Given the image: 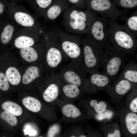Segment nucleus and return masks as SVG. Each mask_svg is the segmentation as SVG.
<instances>
[{"label": "nucleus", "instance_id": "17", "mask_svg": "<svg viewBox=\"0 0 137 137\" xmlns=\"http://www.w3.org/2000/svg\"><path fill=\"white\" fill-rule=\"evenodd\" d=\"M59 76L60 94L69 99H74L78 97L82 91L76 85L65 82L60 78L59 75Z\"/></svg>", "mask_w": 137, "mask_h": 137}, {"label": "nucleus", "instance_id": "29", "mask_svg": "<svg viewBox=\"0 0 137 137\" xmlns=\"http://www.w3.org/2000/svg\"><path fill=\"white\" fill-rule=\"evenodd\" d=\"M15 116L11 112L4 111L0 114V117L11 126H16L18 123V120Z\"/></svg>", "mask_w": 137, "mask_h": 137}, {"label": "nucleus", "instance_id": "6", "mask_svg": "<svg viewBox=\"0 0 137 137\" xmlns=\"http://www.w3.org/2000/svg\"><path fill=\"white\" fill-rule=\"evenodd\" d=\"M86 3L85 9L107 18L112 22L119 23L124 22L127 17V10L118 8L112 0H86Z\"/></svg>", "mask_w": 137, "mask_h": 137}, {"label": "nucleus", "instance_id": "21", "mask_svg": "<svg viewBox=\"0 0 137 137\" xmlns=\"http://www.w3.org/2000/svg\"><path fill=\"white\" fill-rule=\"evenodd\" d=\"M125 123L126 129L130 134H137V115L136 113H128L125 117Z\"/></svg>", "mask_w": 137, "mask_h": 137}, {"label": "nucleus", "instance_id": "5", "mask_svg": "<svg viewBox=\"0 0 137 137\" xmlns=\"http://www.w3.org/2000/svg\"><path fill=\"white\" fill-rule=\"evenodd\" d=\"M110 38L112 45L127 54H132L135 51L136 37L123 25L111 21Z\"/></svg>", "mask_w": 137, "mask_h": 137}, {"label": "nucleus", "instance_id": "25", "mask_svg": "<svg viewBox=\"0 0 137 137\" xmlns=\"http://www.w3.org/2000/svg\"><path fill=\"white\" fill-rule=\"evenodd\" d=\"M54 0H32V7L38 14L41 16Z\"/></svg>", "mask_w": 137, "mask_h": 137}, {"label": "nucleus", "instance_id": "19", "mask_svg": "<svg viewBox=\"0 0 137 137\" xmlns=\"http://www.w3.org/2000/svg\"><path fill=\"white\" fill-rule=\"evenodd\" d=\"M61 111L65 117L73 119L78 118L81 114L79 108L74 104L70 103L63 105L61 106Z\"/></svg>", "mask_w": 137, "mask_h": 137}, {"label": "nucleus", "instance_id": "11", "mask_svg": "<svg viewBox=\"0 0 137 137\" xmlns=\"http://www.w3.org/2000/svg\"><path fill=\"white\" fill-rule=\"evenodd\" d=\"M21 27L6 14L0 18V41L3 45L10 42L17 35Z\"/></svg>", "mask_w": 137, "mask_h": 137}, {"label": "nucleus", "instance_id": "22", "mask_svg": "<svg viewBox=\"0 0 137 137\" xmlns=\"http://www.w3.org/2000/svg\"><path fill=\"white\" fill-rule=\"evenodd\" d=\"M123 25L136 38L137 35V11L126 17Z\"/></svg>", "mask_w": 137, "mask_h": 137}, {"label": "nucleus", "instance_id": "23", "mask_svg": "<svg viewBox=\"0 0 137 137\" xmlns=\"http://www.w3.org/2000/svg\"><path fill=\"white\" fill-rule=\"evenodd\" d=\"M20 53L22 57L28 62L35 61L39 58L37 50L36 48L32 46L21 49Z\"/></svg>", "mask_w": 137, "mask_h": 137}, {"label": "nucleus", "instance_id": "9", "mask_svg": "<svg viewBox=\"0 0 137 137\" xmlns=\"http://www.w3.org/2000/svg\"><path fill=\"white\" fill-rule=\"evenodd\" d=\"M110 21L107 18L97 15L85 34L86 36L104 48L112 45L110 38Z\"/></svg>", "mask_w": 137, "mask_h": 137}, {"label": "nucleus", "instance_id": "16", "mask_svg": "<svg viewBox=\"0 0 137 137\" xmlns=\"http://www.w3.org/2000/svg\"><path fill=\"white\" fill-rule=\"evenodd\" d=\"M126 79L135 85L137 83V64L130 61L125 65L117 79Z\"/></svg>", "mask_w": 137, "mask_h": 137}, {"label": "nucleus", "instance_id": "18", "mask_svg": "<svg viewBox=\"0 0 137 137\" xmlns=\"http://www.w3.org/2000/svg\"><path fill=\"white\" fill-rule=\"evenodd\" d=\"M135 86L136 85L126 79H117L115 84L109 89L110 90L114 91L118 95H123L126 94Z\"/></svg>", "mask_w": 137, "mask_h": 137}, {"label": "nucleus", "instance_id": "13", "mask_svg": "<svg viewBox=\"0 0 137 137\" xmlns=\"http://www.w3.org/2000/svg\"><path fill=\"white\" fill-rule=\"evenodd\" d=\"M89 74L86 78L84 91L93 92L106 88L109 86L111 80L102 72L98 70Z\"/></svg>", "mask_w": 137, "mask_h": 137}, {"label": "nucleus", "instance_id": "3", "mask_svg": "<svg viewBox=\"0 0 137 137\" xmlns=\"http://www.w3.org/2000/svg\"><path fill=\"white\" fill-rule=\"evenodd\" d=\"M127 54L113 45L104 48L99 65L102 73L111 80L115 79L125 65Z\"/></svg>", "mask_w": 137, "mask_h": 137}, {"label": "nucleus", "instance_id": "36", "mask_svg": "<svg viewBox=\"0 0 137 137\" xmlns=\"http://www.w3.org/2000/svg\"><path fill=\"white\" fill-rule=\"evenodd\" d=\"M129 108L130 110L132 112L136 113L137 112V98L135 97L131 102Z\"/></svg>", "mask_w": 137, "mask_h": 137}, {"label": "nucleus", "instance_id": "34", "mask_svg": "<svg viewBox=\"0 0 137 137\" xmlns=\"http://www.w3.org/2000/svg\"><path fill=\"white\" fill-rule=\"evenodd\" d=\"M113 115L112 111L110 110L105 111L102 112L98 113L96 116L97 119L99 120H101L106 118H111Z\"/></svg>", "mask_w": 137, "mask_h": 137}, {"label": "nucleus", "instance_id": "26", "mask_svg": "<svg viewBox=\"0 0 137 137\" xmlns=\"http://www.w3.org/2000/svg\"><path fill=\"white\" fill-rule=\"evenodd\" d=\"M5 75L8 81L12 85H17L21 81V75L18 70L15 67H9L6 72Z\"/></svg>", "mask_w": 137, "mask_h": 137}, {"label": "nucleus", "instance_id": "24", "mask_svg": "<svg viewBox=\"0 0 137 137\" xmlns=\"http://www.w3.org/2000/svg\"><path fill=\"white\" fill-rule=\"evenodd\" d=\"M22 103L26 108L33 112H39L41 108L40 101L32 97L28 96L24 98L22 100Z\"/></svg>", "mask_w": 137, "mask_h": 137}, {"label": "nucleus", "instance_id": "31", "mask_svg": "<svg viewBox=\"0 0 137 137\" xmlns=\"http://www.w3.org/2000/svg\"><path fill=\"white\" fill-rule=\"evenodd\" d=\"M9 87L8 81L6 75L2 73H0V89L5 91L7 90Z\"/></svg>", "mask_w": 137, "mask_h": 137}, {"label": "nucleus", "instance_id": "33", "mask_svg": "<svg viewBox=\"0 0 137 137\" xmlns=\"http://www.w3.org/2000/svg\"><path fill=\"white\" fill-rule=\"evenodd\" d=\"M71 5H72L76 8L84 9L86 7V0H67Z\"/></svg>", "mask_w": 137, "mask_h": 137}, {"label": "nucleus", "instance_id": "38", "mask_svg": "<svg viewBox=\"0 0 137 137\" xmlns=\"http://www.w3.org/2000/svg\"><path fill=\"white\" fill-rule=\"evenodd\" d=\"M29 127H27L25 130L26 134H28L30 135H34L36 134V131L33 130H30Z\"/></svg>", "mask_w": 137, "mask_h": 137}, {"label": "nucleus", "instance_id": "32", "mask_svg": "<svg viewBox=\"0 0 137 137\" xmlns=\"http://www.w3.org/2000/svg\"><path fill=\"white\" fill-rule=\"evenodd\" d=\"M60 131V126L58 124H54L49 128L47 134V136L54 137L59 133Z\"/></svg>", "mask_w": 137, "mask_h": 137}, {"label": "nucleus", "instance_id": "12", "mask_svg": "<svg viewBox=\"0 0 137 137\" xmlns=\"http://www.w3.org/2000/svg\"><path fill=\"white\" fill-rule=\"evenodd\" d=\"M43 37L39 33L32 29L21 27L15 38L14 45L20 49L34 45Z\"/></svg>", "mask_w": 137, "mask_h": 137}, {"label": "nucleus", "instance_id": "1", "mask_svg": "<svg viewBox=\"0 0 137 137\" xmlns=\"http://www.w3.org/2000/svg\"><path fill=\"white\" fill-rule=\"evenodd\" d=\"M62 24L69 33L86 34L97 15L87 9H81L71 5L63 13Z\"/></svg>", "mask_w": 137, "mask_h": 137}, {"label": "nucleus", "instance_id": "20", "mask_svg": "<svg viewBox=\"0 0 137 137\" xmlns=\"http://www.w3.org/2000/svg\"><path fill=\"white\" fill-rule=\"evenodd\" d=\"M40 68L36 66L29 67L23 75L22 81L24 84H28L40 76Z\"/></svg>", "mask_w": 137, "mask_h": 137}, {"label": "nucleus", "instance_id": "35", "mask_svg": "<svg viewBox=\"0 0 137 137\" xmlns=\"http://www.w3.org/2000/svg\"><path fill=\"white\" fill-rule=\"evenodd\" d=\"M8 5L3 1L0 0V18L6 14Z\"/></svg>", "mask_w": 137, "mask_h": 137}, {"label": "nucleus", "instance_id": "27", "mask_svg": "<svg viewBox=\"0 0 137 137\" xmlns=\"http://www.w3.org/2000/svg\"><path fill=\"white\" fill-rule=\"evenodd\" d=\"M1 107L4 111L10 112L15 116L21 115L23 112L22 108L19 105L12 101H6L3 102Z\"/></svg>", "mask_w": 137, "mask_h": 137}, {"label": "nucleus", "instance_id": "30", "mask_svg": "<svg viewBox=\"0 0 137 137\" xmlns=\"http://www.w3.org/2000/svg\"><path fill=\"white\" fill-rule=\"evenodd\" d=\"M90 105L98 113L106 111L107 107V104L105 102L101 101L98 102L95 99L91 100L90 102Z\"/></svg>", "mask_w": 137, "mask_h": 137}, {"label": "nucleus", "instance_id": "37", "mask_svg": "<svg viewBox=\"0 0 137 137\" xmlns=\"http://www.w3.org/2000/svg\"><path fill=\"white\" fill-rule=\"evenodd\" d=\"M121 136V134L120 131L118 129H116L113 132L108 134L107 135V137H120Z\"/></svg>", "mask_w": 137, "mask_h": 137}, {"label": "nucleus", "instance_id": "4", "mask_svg": "<svg viewBox=\"0 0 137 137\" xmlns=\"http://www.w3.org/2000/svg\"><path fill=\"white\" fill-rule=\"evenodd\" d=\"M82 61L87 73L98 71L104 48L87 36L81 38Z\"/></svg>", "mask_w": 137, "mask_h": 137}, {"label": "nucleus", "instance_id": "8", "mask_svg": "<svg viewBox=\"0 0 137 137\" xmlns=\"http://www.w3.org/2000/svg\"><path fill=\"white\" fill-rule=\"evenodd\" d=\"M6 14L21 27L32 29L43 36L45 32L36 17L23 8L13 4L8 5Z\"/></svg>", "mask_w": 137, "mask_h": 137}, {"label": "nucleus", "instance_id": "15", "mask_svg": "<svg viewBox=\"0 0 137 137\" xmlns=\"http://www.w3.org/2000/svg\"><path fill=\"white\" fill-rule=\"evenodd\" d=\"M49 83L43 94L44 100L46 102H51L55 101L60 93L59 76L58 73L50 74Z\"/></svg>", "mask_w": 137, "mask_h": 137}, {"label": "nucleus", "instance_id": "14", "mask_svg": "<svg viewBox=\"0 0 137 137\" xmlns=\"http://www.w3.org/2000/svg\"><path fill=\"white\" fill-rule=\"evenodd\" d=\"M71 5L67 0H54L41 16L46 22H52Z\"/></svg>", "mask_w": 137, "mask_h": 137}, {"label": "nucleus", "instance_id": "28", "mask_svg": "<svg viewBox=\"0 0 137 137\" xmlns=\"http://www.w3.org/2000/svg\"><path fill=\"white\" fill-rule=\"evenodd\" d=\"M118 8L127 10L136 8L137 0H112Z\"/></svg>", "mask_w": 137, "mask_h": 137}, {"label": "nucleus", "instance_id": "10", "mask_svg": "<svg viewBox=\"0 0 137 137\" xmlns=\"http://www.w3.org/2000/svg\"><path fill=\"white\" fill-rule=\"evenodd\" d=\"M58 73L63 81L76 85L84 91L87 73L79 64L71 61L62 67Z\"/></svg>", "mask_w": 137, "mask_h": 137}, {"label": "nucleus", "instance_id": "2", "mask_svg": "<svg viewBox=\"0 0 137 137\" xmlns=\"http://www.w3.org/2000/svg\"><path fill=\"white\" fill-rule=\"evenodd\" d=\"M59 29L53 28L45 32L43 36L46 51L45 63L50 74L56 72L63 63L68 60L61 47Z\"/></svg>", "mask_w": 137, "mask_h": 137}, {"label": "nucleus", "instance_id": "39", "mask_svg": "<svg viewBox=\"0 0 137 137\" xmlns=\"http://www.w3.org/2000/svg\"><path fill=\"white\" fill-rule=\"evenodd\" d=\"M78 137H86V135H85L81 134V135H79Z\"/></svg>", "mask_w": 137, "mask_h": 137}, {"label": "nucleus", "instance_id": "7", "mask_svg": "<svg viewBox=\"0 0 137 137\" xmlns=\"http://www.w3.org/2000/svg\"><path fill=\"white\" fill-rule=\"evenodd\" d=\"M59 35L61 47L68 59L78 63L83 68L82 61L81 36L66 32L60 28Z\"/></svg>", "mask_w": 137, "mask_h": 137}]
</instances>
